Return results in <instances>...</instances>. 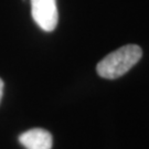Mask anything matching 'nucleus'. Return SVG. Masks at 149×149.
<instances>
[{
    "label": "nucleus",
    "mask_w": 149,
    "mask_h": 149,
    "mask_svg": "<svg viewBox=\"0 0 149 149\" xmlns=\"http://www.w3.org/2000/svg\"><path fill=\"white\" fill-rule=\"evenodd\" d=\"M143 51L136 44L124 45L106 55L96 66L97 74L103 79L114 80L127 73L135 64L138 63Z\"/></svg>",
    "instance_id": "nucleus-1"
},
{
    "label": "nucleus",
    "mask_w": 149,
    "mask_h": 149,
    "mask_svg": "<svg viewBox=\"0 0 149 149\" xmlns=\"http://www.w3.org/2000/svg\"><path fill=\"white\" fill-rule=\"evenodd\" d=\"M31 12L34 22L44 31H53L58 26L56 0H31Z\"/></svg>",
    "instance_id": "nucleus-2"
},
{
    "label": "nucleus",
    "mask_w": 149,
    "mask_h": 149,
    "mask_svg": "<svg viewBox=\"0 0 149 149\" xmlns=\"http://www.w3.org/2000/svg\"><path fill=\"white\" fill-rule=\"evenodd\" d=\"M19 143L26 149H51L53 145L52 135L42 128H33L19 136Z\"/></svg>",
    "instance_id": "nucleus-3"
},
{
    "label": "nucleus",
    "mask_w": 149,
    "mask_h": 149,
    "mask_svg": "<svg viewBox=\"0 0 149 149\" xmlns=\"http://www.w3.org/2000/svg\"><path fill=\"white\" fill-rule=\"evenodd\" d=\"M2 94H3V81H2L1 79H0V103H1Z\"/></svg>",
    "instance_id": "nucleus-4"
}]
</instances>
